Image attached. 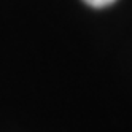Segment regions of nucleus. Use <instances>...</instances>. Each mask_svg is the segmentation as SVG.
<instances>
[{
  "mask_svg": "<svg viewBox=\"0 0 132 132\" xmlns=\"http://www.w3.org/2000/svg\"><path fill=\"white\" fill-rule=\"evenodd\" d=\"M83 2L89 6H92V8H105L111 3H115L116 0H83Z\"/></svg>",
  "mask_w": 132,
  "mask_h": 132,
  "instance_id": "obj_1",
  "label": "nucleus"
}]
</instances>
